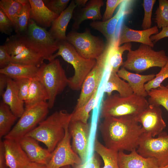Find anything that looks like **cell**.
Masks as SVG:
<instances>
[{
    "label": "cell",
    "mask_w": 168,
    "mask_h": 168,
    "mask_svg": "<svg viewBox=\"0 0 168 168\" xmlns=\"http://www.w3.org/2000/svg\"><path fill=\"white\" fill-rule=\"evenodd\" d=\"M99 128L105 146L118 152L137 150L143 130L135 117L124 116L104 118Z\"/></svg>",
    "instance_id": "6da1fadb"
},
{
    "label": "cell",
    "mask_w": 168,
    "mask_h": 168,
    "mask_svg": "<svg viewBox=\"0 0 168 168\" xmlns=\"http://www.w3.org/2000/svg\"><path fill=\"white\" fill-rule=\"evenodd\" d=\"M71 116V113L64 110L56 111L25 136L31 137L43 143L52 153L64 138L65 128L70 122Z\"/></svg>",
    "instance_id": "7a4b0ae2"
},
{
    "label": "cell",
    "mask_w": 168,
    "mask_h": 168,
    "mask_svg": "<svg viewBox=\"0 0 168 168\" xmlns=\"http://www.w3.org/2000/svg\"><path fill=\"white\" fill-rule=\"evenodd\" d=\"M58 45L57 52L52 56L49 62L60 56L71 64L74 69V74L68 78V86L72 90H80L84 80L96 65V60L86 59L82 56L67 40L58 42Z\"/></svg>",
    "instance_id": "3957f363"
},
{
    "label": "cell",
    "mask_w": 168,
    "mask_h": 168,
    "mask_svg": "<svg viewBox=\"0 0 168 168\" xmlns=\"http://www.w3.org/2000/svg\"><path fill=\"white\" fill-rule=\"evenodd\" d=\"M145 97L134 94L128 96H120L119 94L108 96L102 102L100 116L119 117L124 116L136 117L149 105Z\"/></svg>",
    "instance_id": "277c9868"
},
{
    "label": "cell",
    "mask_w": 168,
    "mask_h": 168,
    "mask_svg": "<svg viewBox=\"0 0 168 168\" xmlns=\"http://www.w3.org/2000/svg\"><path fill=\"white\" fill-rule=\"evenodd\" d=\"M35 77L45 87L48 96L49 107L52 109L57 96L69 84V79L59 60L55 58L48 63H43L39 68Z\"/></svg>",
    "instance_id": "5b68a950"
},
{
    "label": "cell",
    "mask_w": 168,
    "mask_h": 168,
    "mask_svg": "<svg viewBox=\"0 0 168 168\" xmlns=\"http://www.w3.org/2000/svg\"><path fill=\"white\" fill-rule=\"evenodd\" d=\"M168 61V56L163 50L156 51L150 46L141 44L136 50L128 51L122 67L137 73L150 68L164 67Z\"/></svg>",
    "instance_id": "8992f818"
},
{
    "label": "cell",
    "mask_w": 168,
    "mask_h": 168,
    "mask_svg": "<svg viewBox=\"0 0 168 168\" xmlns=\"http://www.w3.org/2000/svg\"><path fill=\"white\" fill-rule=\"evenodd\" d=\"M20 36L28 47L49 61L54 53L58 50V42L49 31L38 25L31 19L26 32Z\"/></svg>",
    "instance_id": "52a82bcc"
},
{
    "label": "cell",
    "mask_w": 168,
    "mask_h": 168,
    "mask_svg": "<svg viewBox=\"0 0 168 168\" xmlns=\"http://www.w3.org/2000/svg\"><path fill=\"white\" fill-rule=\"evenodd\" d=\"M47 102H43L25 108L24 112L18 122L4 139L18 141L35 128L44 120L49 112Z\"/></svg>",
    "instance_id": "ba28073f"
},
{
    "label": "cell",
    "mask_w": 168,
    "mask_h": 168,
    "mask_svg": "<svg viewBox=\"0 0 168 168\" xmlns=\"http://www.w3.org/2000/svg\"><path fill=\"white\" fill-rule=\"evenodd\" d=\"M67 40L80 55L89 59L97 60L104 53L106 46L102 38L92 35L87 28L82 33L71 31L67 35Z\"/></svg>",
    "instance_id": "9c48e42d"
},
{
    "label": "cell",
    "mask_w": 168,
    "mask_h": 168,
    "mask_svg": "<svg viewBox=\"0 0 168 168\" xmlns=\"http://www.w3.org/2000/svg\"><path fill=\"white\" fill-rule=\"evenodd\" d=\"M137 152L145 157H153L157 161L159 167L168 164V134L162 132L157 138L143 133L139 141Z\"/></svg>",
    "instance_id": "30bf717a"
},
{
    "label": "cell",
    "mask_w": 168,
    "mask_h": 168,
    "mask_svg": "<svg viewBox=\"0 0 168 168\" xmlns=\"http://www.w3.org/2000/svg\"><path fill=\"white\" fill-rule=\"evenodd\" d=\"M110 47V44H106L104 53L96 60V65L84 80L74 110L85 104L90 99L96 90L98 88L105 71L108 67L107 58Z\"/></svg>",
    "instance_id": "8fae6325"
},
{
    "label": "cell",
    "mask_w": 168,
    "mask_h": 168,
    "mask_svg": "<svg viewBox=\"0 0 168 168\" xmlns=\"http://www.w3.org/2000/svg\"><path fill=\"white\" fill-rule=\"evenodd\" d=\"M3 45L10 56L11 63L38 67L44 63V59L28 47L19 35H12L7 37Z\"/></svg>",
    "instance_id": "7c38bea8"
},
{
    "label": "cell",
    "mask_w": 168,
    "mask_h": 168,
    "mask_svg": "<svg viewBox=\"0 0 168 168\" xmlns=\"http://www.w3.org/2000/svg\"><path fill=\"white\" fill-rule=\"evenodd\" d=\"M69 124L65 127L64 138L51 153V158L46 168H61L82 163L79 156L72 148L70 143L71 137L68 130Z\"/></svg>",
    "instance_id": "4fadbf2b"
},
{
    "label": "cell",
    "mask_w": 168,
    "mask_h": 168,
    "mask_svg": "<svg viewBox=\"0 0 168 168\" xmlns=\"http://www.w3.org/2000/svg\"><path fill=\"white\" fill-rule=\"evenodd\" d=\"M141 124L143 133L150 134L152 137L158 136L166 126L160 106L149 104L143 111L135 117Z\"/></svg>",
    "instance_id": "5bb4252c"
},
{
    "label": "cell",
    "mask_w": 168,
    "mask_h": 168,
    "mask_svg": "<svg viewBox=\"0 0 168 168\" xmlns=\"http://www.w3.org/2000/svg\"><path fill=\"white\" fill-rule=\"evenodd\" d=\"M68 130L72 139V148L84 163L88 160L89 125L80 121H70Z\"/></svg>",
    "instance_id": "9a60e30c"
},
{
    "label": "cell",
    "mask_w": 168,
    "mask_h": 168,
    "mask_svg": "<svg viewBox=\"0 0 168 168\" xmlns=\"http://www.w3.org/2000/svg\"><path fill=\"white\" fill-rule=\"evenodd\" d=\"M156 26L142 30H136L128 27L125 24L123 25L119 36L116 40L117 46L131 42H137L148 45L153 48L154 44L151 40L150 37L159 33Z\"/></svg>",
    "instance_id": "2e32d148"
},
{
    "label": "cell",
    "mask_w": 168,
    "mask_h": 168,
    "mask_svg": "<svg viewBox=\"0 0 168 168\" xmlns=\"http://www.w3.org/2000/svg\"><path fill=\"white\" fill-rule=\"evenodd\" d=\"M21 147L31 162L46 165L51 156V153L44 148L37 141L29 136H25L18 141Z\"/></svg>",
    "instance_id": "e0dca14e"
},
{
    "label": "cell",
    "mask_w": 168,
    "mask_h": 168,
    "mask_svg": "<svg viewBox=\"0 0 168 168\" xmlns=\"http://www.w3.org/2000/svg\"><path fill=\"white\" fill-rule=\"evenodd\" d=\"M3 142L6 163L9 168H21L30 162L18 141L4 139Z\"/></svg>",
    "instance_id": "ac0fdd59"
},
{
    "label": "cell",
    "mask_w": 168,
    "mask_h": 168,
    "mask_svg": "<svg viewBox=\"0 0 168 168\" xmlns=\"http://www.w3.org/2000/svg\"><path fill=\"white\" fill-rule=\"evenodd\" d=\"M104 4L102 0H91L84 7L78 8L74 11L72 17L74 21L72 30L76 31L79 29L80 24L85 20L97 21L102 19L100 9Z\"/></svg>",
    "instance_id": "d6986e66"
},
{
    "label": "cell",
    "mask_w": 168,
    "mask_h": 168,
    "mask_svg": "<svg viewBox=\"0 0 168 168\" xmlns=\"http://www.w3.org/2000/svg\"><path fill=\"white\" fill-rule=\"evenodd\" d=\"M118 161L119 168H158L157 160L153 157H144L134 150L129 154L124 151L118 152Z\"/></svg>",
    "instance_id": "ffe728a7"
},
{
    "label": "cell",
    "mask_w": 168,
    "mask_h": 168,
    "mask_svg": "<svg viewBox=\"0 0 168 168\" xmlns=\"http://www.w3.org/2000/svg\"><path fill=\"white\" fill-rule=\"evenodd\" d=\"M77 7L74 0L52 22L49 32L58 42L67 40L66 32L68 23Z\"/></svg>",
    "instance_id": "44dd1931"
},
{
    "label": "cell",
    "mask_w": 168,
    "mask_h": 168,
    "mask_svg": "<svg viewBox=\"0 0 168 168\" xmlns=\"http://www.w3.org/2000/svg\"><path fill=\"white\" fill-rule=\"evenodd\" d=\"M121 78L126 81L132 88L133 93L145 97L148 96L147 92L144 87L145 84L153 80L155 77L154 73L140 75L130 72L122 67L117 72Z\"/></svg>",
    "instance_id": "7402d4cb"
},
{
    "label": "cell",
    "mask_w": 168,
    "mask_h": 168,
    "mask_svg": "<svg viewBox=\"0 0 168 168\" xmlns=\"http://www.w3.org/2000/svg\"><path fill=\"white\" fill-rule=\"evenodd\" d=\"M125 14V5L122 4L116 13L110 19L105 21H93L90 25L91 28L102 33L107 43L111 44L115 40V34L118 22Z\"/></svg>",
    "instance_id": "603a6c76"
},
{
    "label": "cell",
    "mask_w": 168,
    "mask_h": 168,
    "mask_svg": "<svg viewBox=\"0 0 168 168\" xmlns=\"http://www.w3.org/2000/svg\"><path fill=\"white\" fill-rule=\"evenodd\" d=\"M1 97L2 101L9 107L12 112L18 118L20 117L25 111V104L19 96L15 81L8 77L7 87Z\"/></svg>",
    "instance_id": "cb8c5ba5"
},
{
    "label": "cell",
    "mask_w": 168,
    "mask_h": 168,
    "mask_svg": "<svg viewBox=\"0 0 168 168\" xmlns=\"http://www.w3.org/2000/svg\"><path fill=\"white\" fill-rule=\"evenodd\" d=\"M31 6L30 18L43 28L51 26L53 21L59 15L50 10L44 0H29Z\"/></svg>",
    "instance_id": "d4e9b609"
},
{
    "label": "cell",
    "mask_w": 168,
    "mask_h": 168,
    "mask_svg": "<svg viewBox=\"0 0 168 168\" xmlns=\"http://www.w3.org/2000/svg\"><path fill=\"white\" fill-rule=\"evenodd\" d=\"M39 68L33 65L11 63L6 67L0 69V73L14 80L31 79L36 77Z\"/></svg>",
    "instance_id": "484cf974"
},
{
    "label": "cell",
    "mask_w": 168,
    "mask_h": 168,
    "mask_svg": "<svg viewBox=\"0 0 168 168\" xmlns=\"http://www.w3.org/2000/svg\"><path fill=\"white\" fill-rule=\"evenodd\" d=\"M132 45L130 42L118 46L115 40L110 46L107 58V63L110 69V72H117L120 67L122 66L124 62L122 55L126 51L131 50Z\"/></svg>",
    "instance_id": "4316f807"
},
{
    "label": "cell",
    "mask_w": 168,
    "mask_h": 168,
    "mask_svg": "<svg viewBox=\"0 0 168 168\" xmlns=\"http://www.w3.org/2000/svg\"><path fill=\"white\" fill-rule=\"evenodd\" d=\"M114 91L118 92L120 96L125 97L133 94V91L128 82L122 79L117 72H110L104 90L108 96L112 95Z\"/></svg>",
    "instance_id": "83f0119b"
},
{
    "label": "cell",
    "mask_w": 168,
    "mask_h": 168,
    "mask_svg": "<svg viewBox=\"0 0 168 168\" xmlns=\"http://www.w3.org/2000/svg\"><path fill=\"white\" fill-rule=\"evenodd\" d=\"M48 99V93L43 84L36 77L32 78L27 97L24 101L25 108L46 102Z\"/></svg>",
    "instance_id": "f1b7e54d"
},
{
    "label": "cell",
    "mask_w": 168,
    "mask_h": 168,
    "mask_svg": "<svg viewBox=\"0 0 168 168\" xmlns=\"http://www.w3.org/2000/svg\"><path fill=\"white\" fill-rule=\"evenodd\" d=\"M94 149L103 161L104 166L102 168H119L118 161V152L107 148L97 138L94 141Z\"/></svg>",
    "instance_id": "f546056e"
},
{
    "label": "cell",
    "mask_w": 168,
    "mask_h": 168,
    "mask_svg": "<svg viewBox=\"0 0 168 168\" xmlns=\"http://www.w3.org/2000/svg\"><path fill=\"white\" fill-rule=\"evenodd\" d=\"M18 118L2 100L0 103V138L6 135Z\"/></svg>",
    "instance_id": "4dcf8cb0"
},
{
    "label": "cell",
    "mask_w": 168,
    "mask_h": 168,
    "mask_svg": "<svg viewBox=\"0 0 168 168\" xmlns=\"http://www.w3.org/2000/svg\"><path fill=\"white\" fill-rule=\"evenodd\" d=\"M19 0L22 4V8L14 30L16 34L22 35L26 32L31 20V6L29 0Z\"/></svg>",
    "instance_id": "1f68e13d"
},
{
    "label": "cell",
    "mask_w": 168,
    "mask_h": 168,
    "mask_svg": "<svg viewBox=\"0 0 168 168\" xmlns=\"http://www.w3.org/2000/svg\"><path fill=\"white\" fill-rule=\"evenodd\" d=\"M22 8V4L19 0L0 1V9L12 22L14 26V29Z\"/></svg>",
    "instance_id": "d6a6232c"
},
{
    "label": "cell",
    "mask_w": 168,
    "mask_h": 168,
    "mask_svg": "<svg viewBox=\"0 0 168 168\" xmlns=\"http://www.w3.org/2000/svg\"><path fill=\"white\" fill-rule=\"evenodd\" d=\"M149 104L162 106L168 111V88L161 84L147 92Z\"/></svg>",
    "instance_id": "836d02e7"
},
{
    "label": "cell",
    "mask_w": 168,
    "mask_h": 168,
    "mask_svg": "<svg viewBox=\"0 0 168 168\" xmlns=\"http://www.w3.org/2000/svg\"><path fill=\"white\" fill-rule=\"evenodd\" d=\"M98 88L96 90L89 100L83 106L75 110L71 113L70 121H80L87 123L89 114L94 108Z\"/></svg>",
    "instance_id": "e575fe53"
},
{
    "label": "cell",
    "mask_w": 168,
    "mask_h": 168,
    "mask_svg": "<svg viewBox=\"0 0 168 168\" xmlns=\"http://www.w3.org/2000/svg\"><path fill=\"white\" fill-rule=\"evenodd\" d=\"M155 15V22L158 28L168 26V0H159Z\"/></svg>",
    "instance_id": "d590c367"
},
{
    "label": "cell",
    "mask_w": 168,
    "mask_h": 168,
    "mask_svg": "<svg viewBox=\"0 0 168 168\" xmlns=\"http://www.w3.org/2000/svg\"><path fill=\"white\" fill-rule=\"evenodd\" d=\"M168 78V61L160 71L156 75L152 80L146 83L144 85L145 90L148 92L151 89L157 88L166 79Z\"/></svg>",
    "instance_id": "8d00e7d4"
},
{
    "label": "cell",
    "mask_w": 168,
    "mask_h": 168,
    "mask_svg": "<svg viewBox=\"0 0 168 168\" xmlns=\"http://www.w3.org/2000/svg\"><path fill=\"white\" fill-rule=\"evenodd\" d=\"M156 0H144L142 7L144 10V16L142 24L143 30L149 29L151 27L152 16L153 7Z\"/></svg>",
    "instance_id": "74e56055"
},
{
    "label": "cell",
    "mask_w": 168,
    "mask_h": 168,
    "mask_svg": "<svg viewBox=\"0 0 168 168\" xmlns=\"http://www.w3.org/2000/svg\"><path fill=\"white\" fill-rule=\"evenodd\" d=\"M69 0H44L47 8L54 13L59 15L67 8Z\"/></svg>",
    "instance_id": "f35d334b"
},
{
    "label": "cell",
    "mask_w": 168,
    "mask_h": 168,
    "mask_svg": "<svg viewBox=\"0 0 168 168\" xmlns=\"http://www.w3.org/2000/svg\"><path fill=\"white\" fill-rule=\"evenodd\" d=\"M14 26L11 21L0 9V31L2 33L11 35Z\"/></svg>",
    "instance_id": "ab89813d"
},
{
    "label": "cell",
    "mask_w": 168,
    "mask_h": 168,
    "mask_svg": "<svg viewBox=\"0 0 168 168\" xmlns=\"http://www.w3.org/2000/svg\"><path fill=\"white\" fill-rule=\"evenodd\" d=\"M125 1L123 0H107L105 12L102 21H105L111 18L116 8Z\"/></svg>",
    "instance_id": "60d3db41"
},
{
    "label": "cell",
    "mask_w": 168,
    "mask_h": 168,
    "mask_svg": "<svg viewBox=\"0 0 168 168\" xmlns=\"http://www.w3.org/2000/svg\"><path fill=\"white\" fill-rule=\"evenodd\" d=\"M32 79H23L15 80L18 86L19 96L24 102L27 97Z\"/></svg>",
    "instance_id": "b9f144b4"
},
{
    "label": "cell",
    "mask_w": 168,
    "mask_h": 168,
    "mask_svg": "<svg viewBox=\"0 0 168 168\" xmlns=\"http://www.w3.org/2000/svg\"><path fill=\"white\" fill-rule=\"evenodd\" d=\"M11 62V57L3 45L0 46V68L7 67Z\"/></svg>",
    "instance_id": "7bdbcfd3"
},
{
    "label": "cell",
    "mask_w": 168,
    "mask_h": 168,
    "mask_svg": "<svg viewBox=\"0 0 168 168\" xmlns=\"http://www.w3.org/2000/svg\"><path fill=\"white\" fill-rule=\"evenodd\" d=\"M77 168H100L99 162L95 155L82 164L78 165Z\"/></svg>",
    "instance_id": "ee69618b"
},
{
    "label": "cell",
    "mask_w": 168,
    "mask_h": 168,
    "mask_svg": "<svg viewBox=\"0 0 168 168\" xmlns=\"http://www.w3.org/2000/svg\"><path fill=\"white\" fill-rule=\"evenodd\" d=\"M166 37H168V26L162 28L160 32L152 35L150 38L154 44L160 40Z\"/></svg>",
    "instance_id": "f6af8a7d"
},
{
    "label": "cell",
    "mask_w": 168,
    "mask_h": 168,
    "mask_svg": "<svg viewBox=\"0 0 168 168\" xmlns=\"http://www.w3.org/2000/svg\"><path fill=\"white\" fill-rule=\"evenodd\" d=\"M7 166L5 157V149L3 141L0 140V168H6Z\"/></svg>",
    "instance_id": "bcb514c9"
},
{
    "label": "cell",
    "mask_w": 168,
    "mask_h": 168,
    "mask_svg": "<svg viewBox=\"0 0 168 168\" xmlns=\"http://www.w3.org/2000/svg\"><path fill=\"white\" fill-rule=\"evenodd\" d=\"M8 77L5 75L0 73V96H2L4 92L7 83Z\"/></svg>",
    "instance_id": "7dc6e473"
},
{
    "label": "cell",
    "mask_w": 168,
    "mask_h": 168,
    "mask_svg": "<svg viewBox=\"0 0 168 168\" xmlns=\"http://www.w3.org/2000/svg\"><path fill=\"white\" fill-rule=\"evenodd\" d=\"M21 168H46V165L30 162Z\"/></svg>",
    "instance_id": "c3c4849f"
},
{
    "label": "cell",
    "mask_w": 168,
    "mask_h": 168,
    "mask_svg": "<svg viewBox=\"0 0 168 168\" xmlns=\"http://www.w3.org/2000/svg\"><path fill=\"white\" fill-rule=\"evenodd\" d=\"M75 2L78 8H82L84 7L88 1L87 0H75Z\"/></svg>",
    "instance_id": "681fc988"
},
{
    "label": "cell",
    "mask_w": 168,
    "mask_h": 168,
    "mask_svg": "<svg viewBox=\"0 0 168 168\" xmlns=\"http://www.w3.org/2000/svg\"><path fill=\"white\" fill-rule=\"evenodd\" d=\"M158 168H168V164L161 167H159Z\"/></svg>",
    "instance_id": "f907efd6"
},
{
    "label": "cell",
    "mask_w": 168,
    "mask_h": 168,
    "mask_svg": "<svg viewBox=\"0 0 168 168\" xmlns=\"http://www.w3.org/2000/svg\"><path fill=\"white\" fill-rule=\"evenodd\" d=\"M61 168H71L70 167V166H63Z\"/></svg>",
    "instance_id": "816d5d0a"
},
{
    "label": "cell",
    "mask_w": 168,
    "mask_h": 168,
    "mask_svg": "<svg viewBox=\"0 0 168 168\" xmlns=\"http://www.w3.org/2000/svg\"><path fill=\"white\" fill-rule=\"evenodd\" d=\"M166 86L168 88V83Z\"/></svg>",
    "instance_id": "f5cc1de1"
}]
</instances>
